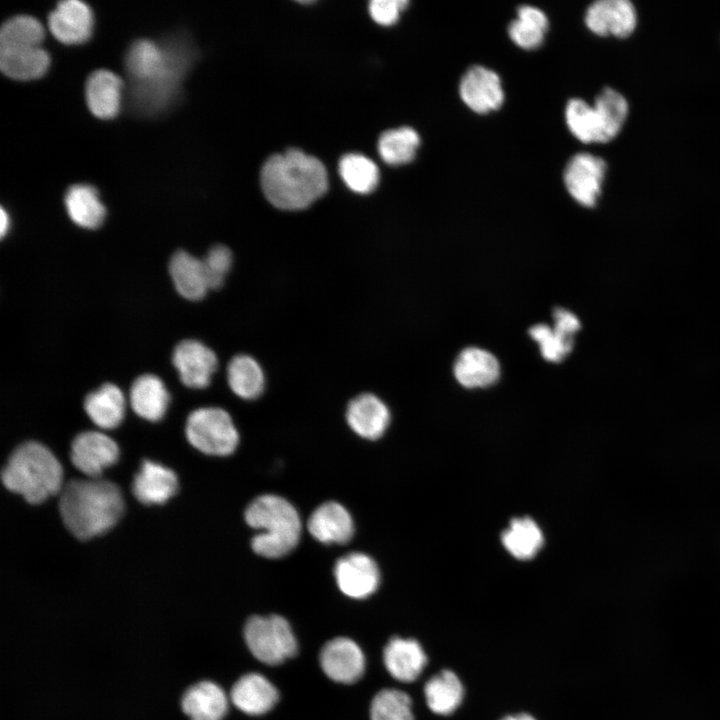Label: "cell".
Segmentation results:
<instances>
[{
  "label": "cell",
  "instance_id": "obj_1",
  "mask_svg": "<svg viewBox=\"0 0 720 720\" xmlns=\"http://www.w3.org/2000/svg\"><path fill=\"white\" fill-rule=\"evenodd\" d=\"M193 58V48L184 38L135 41L125 60L133 109L149 116L165 111L175 101Z\"/></svg>",
  "mask_w": 720,
  "mask_h": 720
},
{
  "label": "cell",
  "instance_id": "obj_2",
  "mask_svg": "<svg viewBox=\"0 0 720 720\" xmlns=\"http://www.w3.org/2000/svg\"><path fill=\"white\" fill-rule=\"evenodd\" d=\"M260 182L267 200L288 211L302 210L322 197L328 188L323 163L298 149L271 156L264 163Z\"/></svg>",
  "mask_w": 720,
  "mask_h": 720
},
{
  "label": "cell",
  "instance_id": "obj_3",
  "mask_svg": "<svg viewBox=\"0 0 720 720\" xmlns=\"http://www.w3.org/2000/svg\"><path fill=\"white\" fill-rule=\"evenodd\" d=\"M59 511L67 529L88 540L110 530L124 512L120 488L100 478L73 479L59 494Z\"/></svg>",
  "mask_w": 720,
  "mask_h": 720
},
{
  "label": "cell",
  "instance_id": "obj_4",
  "mask_svg": "<svg viewBox=\"0 0 720 720\" xmlns=\"http://www.w3.org/2000/svg\"><path fill=\"white\" fill-rule=\"evenodd\" d=\"M1 478L8 490L31 504H40L60 494L64 486L61 463L46 446L34 441L25 442L13 451Z\"/></svg>",
  "mask_w": 720,
  "mask_h": 720
},
{
  "label": "cell",
  "instance_id": "obj_5",
  "mask_svg": "<svg viewBox=\"0 0 720 720\" xmlns=\"http://www.w3.org/2000/svg\"><path fill=\"white\" fill-rule=\"evenodd\" d=\"M245 521L260 532L251 540L253 551L265 558H280L298 544L301 520L295 507L272 494L255 498L245 510Z\"/></svg>",
  "mask_w": 720,
  "mask_h": 720
},
{
  "label": "cell",
  "instance_id": "obj_6",
  "mask_svg": "<svg viewBox=\"0 0 720 720\" xmlns=\"http://www.w3.org/2000/svg\"><path fill=\"white\" fill-rule=\"evenodd\" d=\"M244 639L252 655L267 665H279L297 653V640L288 621L279 615L250 617Z\"/></svg>",
  "mask_w": 720,
  "mask_h": 720
},
{
  "label": "cell",
  "instance_id": "obj_7",
  "mask_svg": "<svg viewBox=\"0 0 720 720\" xmlns=\"http://www.w3.org/2000/svg\"><path fill=\"white\" fill-rule=\"evenodd\" d=\"M188 442L208 455L226 456L234 452L239 435L230 415L221 408L194 410L185 427Z\"/></svg>",
  "mask_w": 720,
  "mask_h": 720
},
{
  "label": "cell",
  "instance_id": "obj_8",
  "mask_svg": "<svg viewBox=\"0 0 720 720\" xmlns=\"http://www.w3.org/2000/svg\"><path fill=\"white\" fill-rule=\"evenodd\" d=\"M606 170L605 161L598 156L586 152L572 156L563 173L569 195L583 207H594L601 195Z\"/></svg>",
  "mask_w": 720,
  "mask_h": 720
},
{
  "label": "cell",
  "instance_id": "obj_9",
  "mask_svg": "<svg viewBox=\"0 0 720 720\" xmlns=\"http://www.w3.org/2000/svg\"><path fill=\"white\" fill-rule=\"evenodd\" d=\"M119 455L114 439L99 431H84L71 444V462L88 478H99L118 461Z\"/></svg>",
  "mask_w": 720,
  "mask_h": 720
},
{
  "label": "cell",
  "instance_id": "obj_10",
  "mask_svg": "<svg viewBox=\"0 0 720 720\" xmlns=\"http://www.w3.org/2000/svg\"><path fill=\"white\" fill-rule=\"evenodd\" d=\"M459 95L463 103L478 114L498 110L505 99L499 75L481 65L471 66L465 71L460 79Z\"/></svg>",
  "mask_w": 720,
  "mask_h": 720
},
{
  "label": "cell",
  "instance_id": "obj_11",
  "mask_svg": "<svg viewBox=\"0 0 720 720\" xmlns=\"http://www.w3.org/2000/svg\"><path fill=\"white\" fill-rule=\"evenodd\" d=\"M553 318V327L536 324L529 329V335L539 344L543 358L557 363L571 352L574 336L580 330L581 323L573 312L564 308H556Z\"/></svg>",
  "mask_w": 720,
  "mask_h": 720
},
{
  "label": "cell",
  "instance_id": "obj_12",
  "mask_svg": "<svg viewBox=\"0 0 720 720\" xmlns=\"http://www.w3.org/2000/svg\"><path fill=\"white\" fill-rule=\"evenodd\" d=\"M584 21L598 36L626 38L635 30L637 13L628 0H598L587 8Z\"/></svg>",
  "mask_w": 720,
  "mask_h": 720
},
{
  "label": "cell",
  "instance_id": "obj_13",
  "mask_svg": "<svg viewBox=\"0 0 720 720\" xmlns=\"http://www.w3.org/2000/svg\"><path fill=\"white\" fill-rule=\"evenodd\" d=\"M320 665L331 680L352 684L365 671V656L356 642L346 637L328 641L320 651Z\"/></svg>",
  "mask_w": 720,
  "mask_h": 720
},
{
  "label": "cell",
  "instance_id": "obj_14",
  "mask_svg": "<svg viewBox=\"0 0 720 720\" xmlns=\"http://www.w3.org/2000/svg\"><path fill=\"white\" fill-rule=\"evenodd\" d=\"M172 362L181 382L195 389L207 387L217 369L215 353L202 342L194 339L183 340L175 346Z\"/></svg>",
  "mask_w": 720,
  "mask_h": 720
},
{
  "label": "cell",
  "instance_id": "obj_15",
  "mask_svg": "<svg viewBox=\"0 0 720 720\" xmlns=\"http://www.w3.org/2000/svg\"><path fill=\"white\" fill-rule=\"evenodd\" d=\"M334 575L341 592L348 597L364 599L376 591L380 574L375 561L360 552L341 557L335 565Z\"/></svg>",
  "mask_w": 720,
  "mask_h": 720
},
{
  "label": "cell",
  "instance_id": "obj_16",
  "mask_svg": "<svg viewBox=\"0 0 720 720\" xmlns=\"http://www.w3.org/2000/svg\"><path fill=\"white\" fill-rule=\"evenodd\" d=\"M48 24L51 33L60 42L69 45L80 44L87 41L92 34L93 13L85 2L61 1L50 13Z\"/></svg>",
  "mask_w": 720,
  "mask_h": 720
},
{
  "label": "cell",
  "instance_id": "obj_17",
  "mask_svg": "<svg viewBox=\"0 0 720 720\" xmlns=\"http://www.w3.org/2000/svg\"><path fill=\"white\" fill-rule=\"evenodd\" d=\"M178 489V478L170 468L144 460L132 482L135 498L145 505H160L173 497Z\"/></svg>",
  "mask_w": 720,
  "mask_h": 720
},
{
  "label": "cell",
  "instance_id": "obj_18",
  "mask_svg": "<svg viewBox=\"0 0 720 720\" xmlns=\"http://www.w3.org/2000/svg\"><path fill=\"white\" fill-rule=\"evenodd\" d=\"M383 661L394 679L409 683L421 675L427 664V655L417 640L393 637L383 650Z\"/></svg>",
  "mask_w": 720,
  "mask_h": 720
},
{
  "label": "cell",
  "instance_id": "obj_19",
  "mask_svg": "<svg viewBox=\"0 0 720 720\" xmlns=\"http://www.w3.org/2000/svg\"><path fill=\"white\" fill-rule=\"evenodd\" d=\"M230 698L243 713L258 716L267 713L276 705L279 693L265 676L248 673L235 682Z\"/></svg>",
  "mask_w": 720,
  "mask_h": 720
},
{
  "label": "cell",
  "instance_id": "obj_20",
  "mask_svg": "<svg viewBox=\"0 0 720 720\" xmlns=\"http://www.w3.org/2000/svg\"><path fill=\"white\" fill-rule=\"evenodd\" d=\"M346 420L356 434L375 440L381 437L388 427L390 412L378 397L364 393L349 402Z\"/></svg>",
  "mask_w": 720,
  "mask_h": 720
},
{
  "label": "cell",
  "instance_id": "obj_21",
  "mask_svg": "<svg viewBox=\"0 0 720 720\" xmlns=\"http://www.w3.org/2000/svg\"><path fill=\"white\" fill-rule=\"evenodd\" d=\"M310 534L325 544L348 542L354 532L350 513L341 504L329 501L316 508L307 522Z\"/></svg>",
  "mask_w": 720,
  "mask_h": 720
},
{
  "label": "cell",
  "instance_id": "obj_22",
  "mask_svg": "<svg viewBox=\"0 0 720 720\" xmlns=\"http://www.w3.org/2000/svg\"><path fill=\"white\" fill-rule=\"evenodd\" d=\"M454 375L466 388L487 387L498 380L500 365L489 351L469 347L458 355L454 364Z\"/></svg>",
  "mask_w": 720,
  "mask_h": 720
},
{
  "label": "cell",
  "instance_id": "obj_23",
  "mask_svg": "<svg viewBox=\"0 0 720 720\" xmlns=\"http://www.w3.org/2000/svg\"><path fill=\"white\" fill-rule=\"evenodd\" d=\"M181 706L191 720H223L228 711V698L216 683L201 681L185 691Z\"/></svg>",
  "mask_w": 720,
  "mask_h": 720
},
{
  "label": "cell",
  "instance_id": "obj_24",
  "mask_svg": "<svg viewBox=\"0 0 720 720\" xmlns=\"http://www.w3.org/2000/svg\"><path fill=\"white\" fill-rule=\"evenodd\" d=\"M123 82L114 72L94 71L86 83V100L90 111L100 119L115 117L120 109Z\"/></svg>",
  "mask_w": 720,
  "mask_h": 720
},
{
  "label": "cell",
  "instance_id": "obj_25",
  "mask_svg": "<svg viewBox=\"0 0 720 720\" xmlns=\"http://www.w3.org/2000/svg\"><path fill=\"white\" fill-rule=\"evenodd\" d=\"M169 273L176 290L186 299L199 300L210 289L203 261L184 250L172 255Z\"/></svg>",
  "mask_w": 720,
  "mask_h": 720
},
{
  "label": "cell",
  "instance_id": "obj_26",
  "mask_svg": "<svg viewBox=\"0 0 720 720\" xmlns=\"http://www.w3.org/2000/svg\"><path fill=\"white\" fill-rule=\"evenodd\" d=\"M169 401V393L162 380L156 375H141L131 386V407L138 416L148 421L155 422L163 418Z\"/></svg>",
  "mask_w": 720,
  "mask_h": 720
},
{
  "label": "cell",
  "instance_id": "obj_27",
  "mask_svg": "<svg viewBox=\"0 0 720 720\" xmlns=\"http://www.w3.org/2000/svg\"><path fill=\"white\" fill-rule=\"evenodd\" d=\"M84 409L96 426L113 429L119 426L124 418L125 397L119 387L105 383L86 396Z\"/></svg>",
  "mask_w": 720,
  "mask_h": 720
},
{
  "label": "cell",
  "instance_id": "obj_28",
  "mask_svg": "<svg viewBox=\"0 0 720 720\" xmlns=\"http://www.w3.org/2000/svg\"><path fill=\"white\" fill-rule=\"evenodd\" d=\"M50 57L41 46L0 48L2 72L15 80L41 77L48 69Z\"/></svg>",
  "mask_w": 720,
  "mask_h": 720
},
{
  "label": "cell",
  "instance_id": "obj_29",
  "mask_svg": "<svg viewBox=\"0 0 720 720\" xmlns=\"http://www.w3.org/2000/svg\"><path fill=\"white\" fill-rule=\"evenodd\" d=\"M64 201L69 217L77 225L95 229L103 223L106 209L93 186L88 184L71 186L66 192Z\"/></svg>",
  "mask_w": 720,
  "mask_h": 720
},
{
  "label": "cell",
  "instance_id": "obj_30",
  "mask_svg": "<svg viewBox=\"0 0 720 720\" xmlns=\"http://www.w3.org/2000/svg\"><path fill=\"white\" fill-rule=\"evenodd\" d=\"M424 695L427 706L433 713L446 716L461 705L464 687L453 671L443 670L426 682Z\"/></svg>",
  "mask_w": 720,
  "mask_h": 720
},
{
  "label": "cell",
  "instance_id": "obj_31",
  "mask_svg": "<svg viewBox=\"0 0 720 720\" xmlns=\"http://www.w3.org/2000/svg\"><path fill=\"white\" fill-rule=\"evenodd\" d=\"M548 26V18L541 9L521 5L517 9L516 18L508 26V35L519 48L533 50L543 44Z\"/></svg>",
  "mask_w": 720,
  "mask_h": 720
},
{
  "label": "cell",
  "instance_id": "obj_32",
  "mask_svg": "<svg viewBox=\"0 0 720 720\" xmlns=\"http://www.w3.org/2000/svg\"><path fill=\"white\" fill-rule=\"evenodd\" d=\"M570 133L582 143H605L602 122L594 106L580 98L570 99L565 107Z\"/></svg>",
  "mask_w": 720,
  "mask_h": 720
},
{
  "label": "cell",
  "instance_id": "obj_33",
  "mask_svg": "<svg viewBox=\"0 0 720 720\" xmlns=\"http://www.w3.org/2000/svg\"><path fill=\"white\" fill-rule=\"evenodd\" d=\"M227 379L231 390L247 400L261 395L265 386L261 366L248 355H237L231 359L227 367Z\"/></svg>",
  "mask_w": 720,
  "mask_h": 720
},
{
  "label": "cell",
  "instance_id": "obj_34",
  "mask_svg": "<svg viewBox=\"0 0 720 720\" xmlns=\"http://www.w3.org/2000/svg\"><path fill=\"white\" fill-rule=\"evenodd\" d=\"M419 145L420 136L417 131L404 126L382 133L378 140V152L387 164L404 165L415 158Z\"/></svg>",
  "mask_w": 720,
  "mask_h": 720
},
{
  "label": "cell",
  "instance_id": "obj_35",
  "mask_svg": "<svg viewBox=\"0 0 720 720\" xmlns=\"http://www.w3.org/2000/svg\"><path fill=\"white\" fill-rule=\"evenodd\" d=\"M502 542L515 558L527 560L534 557L542 547L543 535L532 519L517 518L504 531Z\"/></svg>",
  "mask_w": 720,
  "mask_h": 720
},
{
  "label": "cell",
  "instance_id": "obj_36",
  "mask_svg": "<svg viewBox=\"0 0 720 720\" xmlns=\"http://www.w3.org/2000/svg\"><path fill=\"white\" fill-rule=\"evenodd\" d=\"M339 173L346 186L353 192L367 194L372 192L379 182L377 165L368 157L349 153L339 161Z\"/></svg>",
  "mask_w": 720,
  "mask_h": 720
},
{
  "label": "cell",
  "instance_id": "obj_37",
  "mask_svg": "<svg viewBox=\"0 0 720 720\" xmlns=\"http://www.w3.org/2000/svg\"><path fill=\"white\" fill-rule=\"evenodd\" d=\"M593 106L600 116L607 143L621 131L628 115V102L621 93L607 87L597 95Z\"/></svg>",
  "mask_w": 720,
  "mask_h": 720
},
{
  "label": "cell",
  "instance_id": "obj_38",
  "mask_svg": "<svg viewBox=\"0 0 720 720\" xmlns=\"http://www.w3.org/2000/svg\"><path fill=\"white\" fill-rule=\"evenodd\" d=\"M44 36V28L37 19L27 15L15 16L1 28L0 48L40 46Z\"/></svg>",
  "mask_w": 720,
  "mask_h": 720
},
{
  "label": "cell",
  "instance_id": "obj_39",
  "mask_svg": "<svg viewBox=\"0 0 720 720\" xmlns=\"http://www.w3.org/2000/svg\"><path fill=\"white\" fill-rule=\"evenodd\" d=\"M371 720H415L410 696L398 689H382L372 699Z\"/></svg>",
  "mask_w": 720,
  "mask_h": 720
},
{
  "label": "cell",
  "instance_id": "obj_40",
  "mask_svg": "<svg viewBox=\"0 0 720 720\" xmlns=\"http://www.w3.org/2000/svg\"><path fill=\"white\" fill-rule=\"evenodd\" d=\"M202 261L209 288H220L232 265L231 251L224 245L213 246Z\"/></svg>",
  "mask_w": 720,
  "mask_h": 720
},
{
  "label": "cell",
  "instance_id": "obj_41",
  "mask_svg": "<svg viewBox=\"0 0 720 720\" xmlns=\"http://www.w3.org/2000/svg\"><path fill=\"white\" fill-rule=\"evenodd\" d=\"M407 5L405 0H374L369 3V13L376 23L388 26L398 21Z\"/></svg>",
  "mask_w": 720,
  "mask_h": 720
},
{
  "label": "cell",
  "instance_id": "obj_42",
  "mask_svg": "<svg viewBox=\"0 0 720 720\" xmlns=\"http://www.w3.org/2000/svg\"><path fill=\"white\" fill-rule=\"evenodd\" d=\"M9 225H10L9 215L4 210V208L1 207L0 233H1L2 237L7 233L8 229H9Z\"/></svg>",
  "mask_w": 720,
  "mask_h": 720
},
{
  "label": "cell",
  "instance_id": "obj_43",
  "mask_svg": "<svg viewBox=\"0 0 720 720\" xmlns=\"http://www.w3.org/2000/svg\"><path fill=\"white\" fill-rule=\"evenodd\" d=\"M501 720H536L532 715L527 713H519L515 715H508Z\"/></svg>",
  "mask_w": 720,
  "mask_h": 720
}]
</instances>
